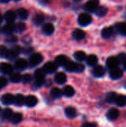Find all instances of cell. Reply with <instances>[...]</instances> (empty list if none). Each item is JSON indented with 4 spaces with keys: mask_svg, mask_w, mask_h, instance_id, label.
Here are the masks:
<instances>
[{
    "mask_svg": "<svg viewBox=\"0 0 126 127\" xmlns=\"http://www.w3.org/2000/svg\"><path fill=\"white\" fill-rule=\"evenodd\" d=\"M65 69L69 72H76L81 73L85 70V66L81 63H76L73 61L68 60L66 65L64 66Z\"/></svg>",
    "mask_w": 126,
    "mask_h": 127,
    "instance_id": "6da1fadb",
    "label": "cell"
},
{
    "mask_svg": "<svg viewBox=\"0 0 126 127\" xmlns=\"http://www.w3.org/2000/svg\"><path fill=\"white\" fill-rule=\"evenodd\" d=\"M35 82L38 86H41L45 83V73L42 68H38L35 71Z\"/></svg>",
    "mask_w": 126,
    "mask_h": 127,
    "instance_id": "7a4b0ae2",
    "label": "cell"
},
{
    "mask_svg": "<svg viewBox=\"0 0 126 127\" xmlns=\"http://www.w3.org/2000/svg\"><path fill=\"white\" fill-rule=\"evenodd\" d=\"M43 60V57L39 54V53H35L33 54L29 59V65L30 67H35L36 65H38L39 64H40Z\"/></svg>",
    "mask_w": 126,
    "mask_h": 127,
    "instance_id": "3957f363",
    "label": "cell"
},
{
    "mask_svg": "<svg viewBox=\"0 0 126 127\" xmlns=\"http://www.w3.org/2000/svg\"><path fill=\"white\" fill-rule=\"evenodd\" d=\"M92 22V17L88 13H81L78 17V22L81 26H87Z\"/></svg>",
    "mask_w": 126,
    "mask_h": 127,
    "instance_id": "277c9868",
    "label": "cell"
},
{
    "mask_svg": "<svg viewBox=\"0 0 126 127\" xmlns=\"http://www.w3.org/2000/svg\"><path fill=\"white\" fill-rule=\"evenodd\" d=\"M99 7V1L98 0H89L86 2L85 5V8L87 11L93 13Z\"/></svg>",
    "mask_w": 126,
    "mask_h": 127,
    "instance_id": "5b68a950",
    "label": "cell"
},
{
    "mask_svg": "<svg viewBox=\"0 0 126 127\" xmlns=\"http://www.w3.org/2000/svg\"><path fill=\"white\" fill-rule=\"evenodd\" d=\"M22 52V48L20 46L16 45L14 47H13L11 49L9 50L8 51V55H7V59L9 60H13L15 58H16L19 54Z\"/></svg>",
    "mask_w": 126,
    "mask_h": 127,
    "instance_id": "8992f818",
    "label": "cell"
},
{
    "mask_svg": "<svg viewBox=\"0 0 126 127\" xmlns=\"http://www.w3.org/2000/svg\"><path fill=\"white\" fill-rule=\"evenodd\" d=\"M57 65H56L55 63L53 62H48L46 63L44 66H43V71H45V74H53L54 73L56 69H57Z\"/></svg>",
    "mask_w": 126,
    "mask_h": 127,
    "instance_id": "52a82bcc",
    "label": "cell"
},
{
    "mask_svg": "<svg viewBox=\"0 0 126 127\" xmlns=\"http://www.w3.org/2000/svg\"><path fill=\"white\" fill-rule=\"evenodd\" d=\"M119 64H120V62H119L117 57H110L107 59L106 65L110 70L117 68Z\"/></svg>",
    "mask_w": 126,
    "mask_h": 127,
    "instance_id": "ba28073f",
    "label": "cell"
},
{
    "mask_svg": "<svg viewBox=\"0 0 126 127\" xmlns=\"http://www.w3.org/2000/svg\"><path fill=\"white\" fill-rule=\"evenodd\" d=\"M92 74L96 77H102L105 74V68L102 65H95L92 70Z\"/></svg>",
    "mask_w": 126,
    "mask_h": 127,
    "instance_id": "9c48e42d",
    "label": "cell"
},
{
    "mask_svg": "<svg viewBox=\"0 0 126 127\" xmlns=\"http://www.w3.org/2000/svg\"><path fill=\"white\" fill-rule=\"evenodd\" d=\"M123 76V71L120 68L117 67L110 71V77L112 80H118Z\"/></svg>",
    "mask_w": 126,
    "mask_h": 127,
    "instance_id": "30bf717a",
    "label": "cell"
},
{
    "mask_svg": "<svg viewBox=\"0 0 126 127\" xmlns=\"http://www.w3.org/2000/svg\"><path fill=\"white\" fill-rule=\"evenodd\" d=\"M28 65V63L27 62L26 60L23 59V58H19V59H17L15 62V68L16 69L19 70V71H23L25 70Z\"/></svg>",
    "mask_w": 126,
    "mask_h": 127,
    "instance_id": "8fae6325",
    "label": "cell"
},
{
    "mask_svg": "<svg viewBox=\"0 0 126 127\" xmlns=\"http://www.w3.org/2000/svg\"><path fill=\"white\" fill-rule=\"evenodd\" d=\"M14 98L15 96L11 94H4L1 97V102L4 105H11L14 103Z\"/></svg>",
    "mask_w": 126,
    "mask_h": 127,
    "instance_id": "7c38bea8",
    "label": "cell"
},
{
    "mask_svg": "<svg viewBox=\"0 0 126 127\" xmlns=\"http://www.w3.org/2000/svg\"><path fill=\"white\" fill-rule=\"evenodd\" d=\"M38 103V99L34 95H29L25 99V104L27 107H33Z\"/></svg>",
    "mask_w": 126,
    "mask_h": 127,
    "instance_id": "4fadbf2b",
    "label": "cell"
},
{
    "mask_svg": "<svg viewBox=\"0 0 126 127\" xmlns=\"http://www.w3.org/2000/svg\"><path fill=\"white\" fill-rule=\"evenodd\" d=\"M119 115H120L119 110L115 108H112L109 109V111L108 112L107 118L111 121H116L119 118Z\"/></svg>",
    "mask_w": 126,
    "mask_h": 127,
    "instance_id": "5bb4252c",
    "label": "cell"
},
{
    "mask_svg": "<svg viewBox=\"0 0 126 127\" xmlns=\"http://www.w3.org/2000/svg\"><path fill=\"white\" fill-rule=\"evenodd\" d=\"M0 72L4 74H10L13 72V66L7 63H0Z\"/></svg>",
    "mask_w": 126,
    "mask_h": 127,
    "instance_id": "9a60e30c",
    "label": "cell"
},
{
    "mask_svg": "<svg viewBox=\"0 0 126 127\" xmlns=\"http://www.w3.org/2000/svg\"><path fill=\"white\" fill-rule=\"evenodd\" d=\"M1 31L4 34H5L7 36L11 35L15 31V25H13V23L6 24L1 28Z\"/></svg>",
    "mask_w": 126,
    "mask_h": 127,
    "instance_id": "2e32d148",
    "label": "cell"
},
{
    "mask_svg": "<svg viewBox=\"0 0 126 127\" xmlns=\"http://www.w3.org/2000/svg\"><path fill=\"white\" fill-rule=\"evenodd\" d=\"M72 36L75 40L80 41L85 37V33L81 29H75L72 33Z\"/></svg>",
    "mask_w": 126,
    "mask_h": 127,
    "instance_id": "e0dca14e",
    "label": "cell"
},
{
    "mask_svg": "<svg viewBox=\"0 0 126 127\" xmlns=\"http://www.w3.org/2000/svg\"><path fill=\"white\" fill-rule=\"evenodd\" d=\"M68 58L65 55H59L55 59V63L57 66H65L66 63L68 62Z\"/></svg>",
    "mask_w": 126,
    "mask_h": 127,
    "instance_id": "ac0fdd59",
    "label": "cell"
},
{
    "mask_svg": "<svg viewBox=\"0 0 126 127\" xmlns=\"http://www.w3.org/2000/svg\"><path fill=\"white\" fill-rule=\"evenodd\" d=\"M4 18L7 23H13L16 18V14L13 10H8L4 13Z\"/></svg>",
    "mask_w": 126,
    "mask_h": 127,
    "instance_id": "d6986e66",
    "label": "cell"
},
{
    "mask_svg": "<svg viewBox=\"0 0 126 127\" xmlns=\"http://www.w3.org/2000/svg\"><path fill=\"white\" fill-rule=\"evenodd\" d=\"M54 80L57 84L62 85V84H64L67 81V77L65 74H64L63 72H59L55 75Z\"/></svg>",
    "mask_w": 126,
    "mask_h": 127,
    "instance_id": "ffe728a7",
    "label": "cell"
},
{
    "mask_svg": "<svg viewBox=\"0 0 126 127\" xmlns=\"http://www.w3.org/2000/svg\"><path fill=\"white\" fill-rule=\"evenodd\" d=\"M114 33V29L113 27H106V28H104L102 31V36L105 39H108V38H110L111 36H113Z\"/></svg>",
    "mask_w": 126,
    "mask_h": 127,
    "instance_id": "44dd1931",
    "label": "cell"
},
{
    "mask_svg": "<svg viewBox=\"0 0 126 127\" xmlns=\"http://www.w3.org/2000/svg\"><path fill=\"white\" fill-rule=\"evenodd\" d=\"M54 31V27L51 23H45L42 25V32L46 35H51Z\"/></svg>",
    "mask_w": 126,
    "mask_h": 127,
    "instance_id": "7402d4cb",
    "label": "cell"
},
{
    "mask_svg": "<svg viewBox=\"0 0 126 127\" xmlns=\"http://www.w3.org/2000/svg\"><path fill=\"white\" fill-rule=\"evenodd\" d=\"M65 115L68 118H74L77 115V112H76V109L72 106H68V107L65 108Z\"/></svg>",
    "mask_w": 126,
    "mask_h": 127,
    "instance_id": "603a6c76",
    "label": "cell"
},
{
    "mask_svg": "<svg viewBox=\"0 0 126 127\" xmlns=\"http://www.w3.org/2000/svg\"><path fill=\"white\" fill-rule=\"evenodd\" d=\"M74 94H75V90L71 86H66L64 87V89L62 90V95H64L65 96H66L68 97H73L74 95Z\"/></svg>",
    "mask_w": 126,
    "mask_h": 127,
    "instance_id": "cb8c5ba5",
    "label": "cell"
},
{
    "mask_svg": "<svg viewBox=\"0 0 126 127\" xmlns=\"http://www.w3.org/2000/svg\"><path fill=\"white\" fill-rule=\"evenodd\" d=\"M98 58L94 54H91L88 57H86V63L89 66H95L97 64Z\"/></svg>",
    "mask_w": 126,
    "mask_h": 127,
    "instance_id": "d4e9b609",
    "label": "cell"
},
{
    "mask_svg": "<svg viewBox=\"0 0 126 127\" xmlns=\"http://www.w3.org/2000/svg\"><path fill=\"white\" fill-rule=\"evenodd\" d=\"M45 20V17L42 14L40 13H37L36 15L33 16V22L35 25H40L44 22Z\"/></svg>",
    "mask_w": 126,
    "mask_h": 127,
    "instance_id": "484cf974",
    "label": "cell"
},
{
    "mask_svg": "<svg viewBox=\"0 0 126 127\" xmlns=\"http://www.w3.org/2000/svg\"><path fill=\"white\" fill-rule=\"evenodd\" d=\"M117 94L115 92H108L106 95V96H105V100H106L107 103L112 104V103H115L116 99H117Z\"/></svg>",
    "mask_w": 126,
    "mask_h": 127,
    "instance_id": "4316f807",
    "label": "cell"
},
{
    "mask_svg": "<svg viewBox=\"0 0 126 127\" xmlns=\"http://www.w3.org/2000/svg\"><path fill=\"white\" fill-rule=\"evenodd\" d=\"M117 31L122 35H126V22H118L116 24Z\"/></svg>",
    "mask_w": 126,
    "mask_h": 127,
    "instance_id": "83f0119b",
    "label": "cell"
},
{
    "mask_svg": "<svg viewBox=\"0 0 126 127\" xmlns=\"http://www.w3.org/2000/svg\"><path fill=\"white\" fill-rule=\"evenodd\" d=\"M96 15L99 17H102L105 16L108 13V8L105 6H99L94 12Z\"/></svg>",
    "mask_w": 126,
    "mask_h": 127,
    "instance_id": "f1b7e54d",
    "label": "cell"
},
{
    "mask_svg": "<svg viewBox=\"0 0 126 127\" xmlns=\"http://www.w3.org/2000/svg\"><path fill=\"white\" fill-rule=\"evenodd\" d=\"M115 103L120 107L125 106H126V96L123 95H117Z\"/></svg>",
    "mask_w": 126,
    "mask_h": 127,
    "instance_id": "f546056e",
    "label": "cell"
},
{
    "mask_svg": "<svg viewBox=\"0 0 126 127\" xmlns=\"http://www.w3.org/2000/svg\"><path fill=\"white\" fill-rule=\"evenodd\" d=\"M74 58L77 60V61H79V62H82V61H84L86 60V54L82 51H76L74 54Z\"/></svg>",
    "mask_w": 126,
    "mask_h": 127,
    "instance_id": "4dcf8cb0",
    "label": "cell"
},
{
    "mask_svg": "<svg viewBox=\"0 0 126 127\" xmlns=\"http://www.w3.org/2000/svg\"><path fill=\"white\" fill-rule=\"evenodd\" d=\"M50 95L54 99L60 98L62 96V91L59 88H53L50 91Z\"/></svg>",
    "mask_w": 126,
    "mask_h": 127,
    "instance_id": "1f68e13d",
    "label": "cell"
},
{
    "mask_svg": "<svg viewBox=\"0 0 126 127\" xmlns=\"http://www.w3.org/2000/svg\"><path fill=\"white\" fill-rule=\"evenodd\" d=\"M25 97L21 95V94H19V95H16L15 96V98H14V103L16 106H22L23 104H25Z\"/></svg>",
    "mask_w": 126,
    "mask_h": 127,
    "instance_id": "d6a6232c",
    "label": "cell"
},
{
    "mask_svg": "<svg viewBox=\"0 0 126 127\" xmlns=\"http://www.w3.org/2000/svg\"><path fill=\"white\" fill-rule=\"evenodd\" d=\"M22 76L19 72H15L13 74L11 73L10 75V80L14 83H19L22 80Z\"/></svg>",
    "mask_w": 126,
    "mask_h": 127,
    "instance_id": "836d02e7",
    "label": "cell"
},
{
    "mask_svg": "<svg viewBox=\"0 0 126 127\" xmlns=\"http://www.w3.org/2000/svg\"><path fill=\"white\" fill-rule=\"evenodd\" d=\"M22 115L19 112L13 113L12 117L10 118L11 122L14 124H17L20 123L22 121Z\"/></svg>",
    "mask_w": 126,
    "mask_h": 127,
    "instance_id": "e575fe53",
    "label": "cell"
},
{
    "mask_svg": "<svg viewBox=\"0 0 126 127\" xmlns=\"http://www.w3.org/2000/svg\"><path fill=\"white\" fill-rule=\"evenodd\" d=\"M17 15L21 19H27L28 17V11L25 8H19L17 10Z\"/></svg>",
    "mask_w": 126,
    "mask_h": 127,
    "instance_id": "d590c367",
    "label": "cell"
},
{
    "mask_svg": "<svg viewBox=\"0 0 126 127\" xmlns=\"http://www.w3.org/2000/svg\"><path fill=\"white\" fill-rule=\"evenodd\" d=\"M13 111L9 109V108H7V109H4L2 112H1V118L4 119V120H7V119H10V118L12 117L13 115Z\"/></svg>",
    "mask_w": 126,
    "mask_h": 127,
    "instance_id": "8d00e7d4",
    "label": "cell"
},
{
    "mask_svg": "<svg viewBox=\"0 0 126 127\" xmlns=\"http://www.w3.org/2000/svg\"><path fill=\"white\" fill-rule=\"evenodd\" d=\"M25 29H26V25L25 23L22 22L15 25V31L17 33H22L25 31Z\"/></svg>",
    "mask_w": 126,
    "mask_h": 127,
    "instance_id": "74e56055",
    "label": "cell"
},
{
    "mask_svg": "<svg viewBox=\"0 0 126 127\" xmlns=\"http://www.w3.org/2000/svg\"><path fill=\"white\" fill-rule=\"evenodd\" d=\"M9 49L4 45H0V57L1 58H7L8 55Z\"/></svg>",
    "mask_w": 126,
    "mask_h": 127,
    "instance_id": "f35d334b",
    "label": "cell"
},
{
    "mask_svg": "<svg viewBox=\"0 0 126 127\" xmlns=\"http://www.w3.org/2000/svg\"><path fill=\"white\" fill-rule=\"evenodd\" d=\"M32 79H33V77H32L30 74H25L24 76H22V80L23 83H30V82L32 80Z\"/></svg>",
    "mask_w": 126,
    "mask_h": 127,
    "instance_id": "ab89813d",
    "label": "cell"
},
{
    "mask_svg": "<svg viewBox=\"0 0 126 127\" xmlns=\"http://www.w3.org/2000/svg\"><path fill=\"white\" fill-rule=\"evenodd\" d=\"M5 41L7 43H14V42H17V38H16V36H15L11 34V35L7 36V37L6 38Z\"/></svg>",
    "mask_w": 126,
    "mask_h": 127,
    "instance_id": "60d3db41",
    "label": "cell"
},
{
    "mask_svg": "<svg viewBox=\"0 0 126 127\" xmlns=\"http://www.w3.org/2000/svg\"><path fill=\"white\" fill-rule=\"evenodd\" d=\"M7 80L4 77L0 76V90L3 89L5 86H7Z\"/></svg>",
    "mask_w": 126,
    "mask_h": 127,
    "instance_id": "b9f144b4",
    "label": "cell"
},
{
    "mask_svg": "<svg viewBox=\"0 0 126 127\" xmlns=\"http://www.w3.org/2000/svg\"><path fill=\"white\" fill-rule=\"evenodd\" d=\"M117 59L120 63H124L126 61V53H120L117 57Z\"/></svg>",
    "mask_w": 126,
    "mask_h": 127,
    "instance_id": "7bdbcfd3",
    "label": "cell"
},
{
    "mask_svg": "<svg viewBox=\"0 0 126 127\" xmlns=\"http://www.w3.org/2000/svg\"><path fill=\"white\" fill-rule=\"evenodd\" d=\"M33 51V49L31 47H26L23 49H22V52H23V54H30V53H32Z\"/></svg>",
    "mask_w": 126,
    "mask_h": 127,
    "instance_id": "ee69618b",
    "label": "cell"
},
{
    "mask_svg": "<svg viewBox=\"0 0 126 127\" xmlns=\"http://www.w3.org/2000/svg\"><path fill=\"white\" fill-rule=\"evenodd\" d=\"M22 42L25 44H29L31 42V38L29 36H25L22 38Z\"/></svg>",
    "mask_w": 126,
    "mask_h": 127,
    "instance_id": "f6af8a7d",
    "label": "cell"
},
{
    "mask_svg": "<svg viewBox=\"0 0 126 127\" xmlns=\"http://www.w3.org/2000/svg\"><path fill=\"white\" fill-rule=\"evenodd\" d=\"M82 127H97V125L94 123H85L82 125Z\"/></svg>",
    "mask_w": 126,
    "mask_h": 127,
    "instance_id": "bcb514c9",
    "label": "cell"
},
{
    "mask_svg": "<svg viewBox=\"0 0 126 127\" xmlns=\"http://www.w3.org/2000/svg\"><path fill=\"white\" fill-rule=\"evenodd\" d=\"M38 1L42 5H46L50 2V0H38Z\"/></svg>",
    "mask_w": 126,
    "mask_h": 127,
    "instance_id": "7dc6e473",
    "label": "cell"
},
{
    "mask_svg": "<svg viewBox=\"0 0 126 127\" xmlns=\"http://www.w3.org/2000/svg\"><path fill=\"white\" fill-rule=\"evenodd\" d=\"M10 0H0L1 3H7Z\"/></svg>",
    "mask_w": 126,
    "mask_h": 127,
    "instance_id": "c3c4849f",
    "label": "cell"
},
{
    "mask_svg": "<svg viewBox=\"0 0 126 127\" xmlns=\"http://www.w3.org/2000/svg\"><path fill=\"white\" fill-rule=\"evenodd\" d=\"M2 20H3V16H1V14L0 13V24L2 22Z\"/></svg>",
    "mask_w": 126,
    "mask_h": 127,
    "instance_id": "681fc988",
    "label": "cell"
},
{
    "mask_svg": "<svg viewBox=\"0 0 126 127\" xmlns=\"http://www.w3.org/2000/svg\"><path fill=\"white\" fill-rule=\"evenodd\" d=\"M123 64V68H124V69L126 71V62H124Z\"/></svg>",
    "mask_w": 126,
    "mask_h": 127,
    "instance_id": "f907efd6",
    "label": "cell"
},
{
    "mask_svg": "<svg viewBox=\"0 0 126 127\" xmlns=\"http://www.w3.org/2000/svg\"><path fill=\"white\" fill-rule=\"evenodd\" d=\"M74 1H81V0H74Z\"/></svg>",
    "mask_w": 126,
    "mask_h": 127,
    "instance_id": "816d5d0a",
    "label": "cell"
},
{
    "mask_svg": "<svg viewBox=\"0 0 126 127\" xmlns=\"http://www.w3.org/2000/svg\"><path fill=\"white\" fill-rule=\"evenodd\" d=\"M13 1H19V0H13Z\"/></svg>",
    "mask_w": 126,
    "mask_h": 127,
    "instance_id": "f5cc1de1",
    "label": "cell"
},
{
    "mask_svg": "<svg viewBox=\"0 0 126 127\" xmlns=\"http://www.w3.org/2000/svg\"><path fill=\"white\" fill-rule=\"evenodd\" d=\"M0 112H1V107H0Z\"/></svg>",
    "mask_w": 126,
    "mask_h": 127,
    "instance_id": "db71d44e",
    "label": "cell"
},
{
    "mask_svg": "<svg viewBox=\"0 0 126 127\" xmlns=\"http://www.w3.org/2000/svg\"><path fill=\"white\" fill-rule=\"evenodd\" d=\"M125 86H126V85H125Z\"/></svg>",
    "mask_w": 126,
    "mask_h": 127,
    "instance_id": "11a10c76",
    "label": "cell"
},
{
    "mask_svg": "<svg viewBox=\"0 0 126 127\" xmlns=\"http://www.w3.org/2000/svg\"><path fill=\"white\" fill-rule=\"evenodd\" d=\"M0 32H1V28H0Z\"/></svg>",
    "mask_w": 126,
    "mask_h": 127,
    "instance_id": "9f6ffc18",
    "label": "cell"
}]
</instances>
